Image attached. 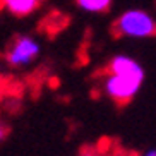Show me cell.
I'll use <instances>...</instances> for the list:
<instances>
[{"label": "cell", "mask_w": 156, "mask_h": 156, "mask_svg": "<svg viewBox=\"0 0 156 156\" xmlns=\"http://www.w3.org/2000/svg\"><path fill=\"white\" fill-rule=\"evenodd\" d=\"M41 55V43L31 34H19L5 48V62L14 69H26Z\"/></svg>", "instance_id": "cell-3"}, {"label": "cell", "mask_w": 156, "mask_h": 156, "mask_svg": "<svg viewBox=\"0 0 156 156\" xmlns=\"http://www.w3.org/2000/svg\"><path fill=\"white\" fill-rule=\"evenodd\" d=\"M5 136H7V127L4 125V122L0 120V142L5 139Z\"/></svg>", "instance_id": "cell-7"}, {"label": "cell", "mask_w": 156, "mask_h": 156, "mask_svg": "<svg viewBox=\"0 0 156 156\" xmlns=\"http://www.w3.org/2000/svg\"><path fill=\"white\" fill-rule=\"evenodd\" d=\"M146 72L136 58L129 55H115L110 58L101 76V91L117 105L132 101L141 91Z\"/></svg>", "instance_id": "cell-1"}, {"label": "cell", "mask_w": 156, "mask_h": 156, "mask_svg": "<svg viewBox=\"0 0 156 156\" xmlns=\"http://www.w3.org/2000/svg\"><path fill=\"white\" fill-rule=\"evenodd\" d=\"M41 2L43 0H0V5L16 17H28L36 12Z\"/></svg>", "instance_id": "cell-4"}, {"label": "cell", "mask_w": 156, "mask_h": 156, "mask_svg": "<svg viewBox=\"0 0 156 156\" xmlns=\"http://www.w3.org/2000/svg\"><path fill=\"white\" fill-rule=\"evenodd\" d=\"M77 156H101V153H98V151H94V149H84L81 154H77Z\"/></svg>", "instance_id": "cell-6"}, {"label": "cell", "mask_w": 156, "mask_h": 156, "mask_svg": "<svg viewBox=\"0 0 156 156\" xmlns=\"http://www.w3.org/2000/svg\"><path fill=\"white\" fill-rule=\"evenodd\" d=\"M112 2L113 0H76V5L87 14H105L110 10Z\"/></svg>", "instance_id": "cell-5"}, {"label": "cell", "mask_w": 156, "mask_h": 156, "mask_svg": "<svg viewBox=\"0 0 156 156\" xmlns=\"http://www.w3.org/2000/svg\"><path fill=\"white\" fill-rule=\"evenodd\" d=\"M142 156H156V147H149L142 153Z\"/></svg>", "instance_id": "cell-8"}, {"label": "cell", "mask_w": 156, "mask_h": 156, "mask_svg": "<svg viewBox=\"0 0 156 156\" xmlns=\"http://www.w3.org/2000/svg\"><path fill=\"white\" fill-rule=\"evenodd\" d=\"M113 33L127 40L156 36V17L144 9H127L113 21Z\"/></svg>", "instance_id": "cell-2"}]
</instances>
